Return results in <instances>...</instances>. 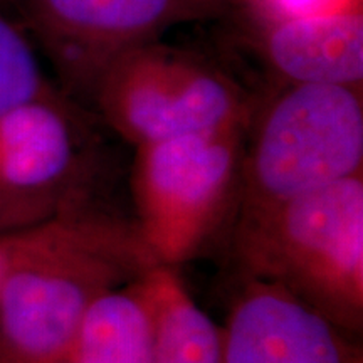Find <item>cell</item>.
I'll use <instances>...</instances> for the list:
<instances>
[{
    "label": "cell",
    "mask_w": 363,
    "mask_h": 363,
    "mask_svg": "<svg viewBox=\"0 0 363 363\" xmlns=\"http://www.w3.org/2000/svg\"><path fill=\"white\" fill-rule=\"evenodd\" d=\"M52 94L33 44L0 6V116L12 108Z\"/></svg>",
    "instance_id": "cell-12"
},
{
    "label": "cell",
    "mask_w": 363,
    "mask_h": 363,
    "mask_svg": "<svg viewBox=\"0 0 363 363\" xmlns=\"http://www.w3.org/2000/svg\"><path fill=\"white\" fill-rule=\"evenodd\" d=\"M44 222L45 220L0 233V291H2L7 276L11 274L17 262L38 242L40 234H43Z\"/></svg>",
    "instance_id": "cell-13"
},
{
    "label": "cell",
    "mask_w": 363,
    "mask_h": 363,
    "mask_svg": "<svg viewBox=\"0 0 363 363\" xmlns=\"http://www.w3.org/2000/svg\"><path fill=\"white\" fill-rule=\"evenodd\" d=\"M11 2V0H9ZM38 34L59 74L91 88L131 40L155 27L172 0H12Z\"/></svg>",
    "instance_id": "cell-8"
},
{
    "label": "cell",
    "mask_w": 363,
    "mask_h": 363,
    "mask_svg": "<svg viewBox=\"0 0 363 363\" xmlns=\"http://www.w3.org/2000/svg\"><path fill=\"white\" fill-rule=\"evenodd\" d=\"M363 174L360 88L289 84L242 150L239 212L289 201Z\"/></svg>",
    "instance_id": "cell-3"
},
{
    "label": "cell",
    "mask_w": 363,
    "mask_h": 363,
    "mask_svg": "<svg viewBox=\"0 0 363 363\" xmlns=\"http://www.w3.org/2000/svg\"><path fill=\"white\" fill-rule=\"evenodd\" d=\"M155 264L135 224L86 206L51 217L0 291V355L69 357L94 301Z\"/></svg>",
    "instance_id": "cell-1"
},
{
    "label": "cell",
    "mask_w": 363,
    "mask_h": 363,
    "mask_svg": "<svg viewBox=\"0 0 363 363\" xmlns=\"http://www.w3.org/2000/svg\"><path fill=\"white\" fill-rule=\"evenodd\" d=\"M0 363H72V362L69 360V357L59 358V360H48V362H29V360H17V358L0 355Z\"/></svg>",
    "instance_id": "cell-16"
},
{
    "label": "cell",
    "mask_w": 363,
    "mask_h": 363,
    "mask_svg": "<svg viewBox=\"0 0 363 363\" xmlns=\"http://www.w3.org/2000/svg\"><path fill=\"white\" fill-rule=\"evenodd\" d=\"M26 225H27L26 222L22 220L16 212L11 211V208H9L4 202H0V233L19 229V227H26Z\"/></svg>",
    "instance_id": "cell-15"
},
{
    "label": "cell",
    "mask_w": 363,
    "mask_h": 363,
    "mask_svg": "<svg viewBox=\"0 0 363 363\" xmlns=\"http://www.w3.org/2000/svg\"><path fill=\"white\" fill-rule=\"evenodd\" d=\"M83 140L56 94L0 116V202L27 225L84 207Z\"/></svg>",
    "instance_id": "cell-6"
},
{
    "label": "cell",
    "mask_w": 363,
    "mask_h": 363,
    "mask_svg": "<svg viewBox=\"0 0 363 363\" xmlns=\"http://www.w3.org/2000/svg\"><path fill=\"white\" fill-rule=\"evenodd\" d=\"M222 363H363L355 337L279 286L242 278L225 325Z\"/></svg>",
    "instance_id": "cell-7"
},
{
    "label": "cell",
    "mask_w": 363,
    "mask_h": 363,
    "mask_svg": "<svg viewBox=\"0 0 363 363\" xmlns=\"http://www.w3.org/2000/svg\"><path fill=\"white\" fill-rule=\"evenodd\" d=\"M271 66L289 84H343L363 79V19L357 12L331 11L286 17L266 44Z\"/></svg>",
    "instance_id": "cell-9"
},
{
    "label": "cell",
    "mask_w": 363,
    "mask_h": 363,
    "mask_svg": "<svg viewBox=\"0 0 363 363\" xmlns=\"http://www.w3.org/2000/svg\"><path fill=\"white\" fill-rule=\"evenodd\" d=\"M153 325V363H222V326L190 296L177 267L155 264L138 278Z\"/></svg>",
    "instance_id": "cell-10"
},
{
    "label": "cell",
    "mask_w": 363,
    "mask_h": 363,
    "mask_svg": "<svg viewBox=\"0 0 363 363\" xmlns=\"http://www.w3.org/2000/svg\"><path fill=\"white\" fill-rule=\"evenodd\" d=\"M72 363H153V325L138 279L94 301L69 352Z\"/></svg>",
    "instance_id": "cell-11"
},
{
    "label": "cell",
    "mask_w": 363,
    "mask_h": 363,
    "mask_svg": "<svg viewBox=\"0 0 363 363\" xmlns=\"http://www.w3.org/2000/svg\"><path fill=\"white\" fill-rule=\"evenodd\" d=\"M233 251L240 278L279 286L345 333H362L363 174L239 212Z\"/></svg>",
    "instance_id": "cell-2"
},
{
    "label": "cell",
    "mask_w": 363,
    "mask_h": 363,
    "mask_svg": "<svg viewBox=\"0 0 363 363\" xmlns=\"http://www.w3.org/2000/svg\"><path fill=\"white\" fill-rule=\"evenodd\" d=\"M242 125L138 147L136 230L157 264L192 259L219 227L239 187Z\"/></svg>",
    "instance_id": "cell-4"
},
{
    "label": "cell",
    "mask_w": 363,
    "mask_h": 363,
    "mask_svg": "<svg viewBox=\"0 0 363 363\" xmlns=\"http://www.w3.org/2000/svg\"><path fill=\"white\" fill-rule=\"evenodd\" d=\"M4 2H9V0H4ZM0 6H2V0H0Z\"/></svg>",
    "instance_id": "cell-17"
},
{
    "label": "cell",
    "mask_w": 363,
    "mask_h": 363,
    "mask_svg": "<svg viewBox=\"0 0 363 363\" xmlns=\"http://www.w3.org/2000/svg\"><path fill=\"white\" fill-rule=\"evenodd\" d=\"M284 17L311 16V13L331 12L333 0H272Z\"/></svg>",
    "instance_id": "cell-14"
},
{
    "label": "cell",
    "mask_w": 363,
    "mask_h": 363,
    "mask_svg": "<svg viewBox=\"0 0 363 363\" xmlns=\"http://www.w3.org/2000/svg\"><path fill=\"white\" fill-rule=\"evenodd\" d=\"M113 128L142 145L244 125L234 84L219 72L155 51L121 54L94 86Z\"/></svg>",
    "instance_id": "cell-5"
}]
</instances>
